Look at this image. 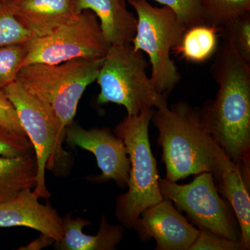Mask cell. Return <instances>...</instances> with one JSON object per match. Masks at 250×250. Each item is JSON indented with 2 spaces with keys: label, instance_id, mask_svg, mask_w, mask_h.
I'll use <instances>...</instances> for the list:
<instances>
[{
  "label": "cell",
  "instance_id": "cell-22",
  "mask_svg": "<svg viewBox=\"0 0 250 250\" xmlns=\"http://www.w3.org/2000/svg\"><path fill=\"white\" fill-rule=\"evenodd\" d=\"M34 36L21 24L7 3L0 0V47L26 43Z\"/></svg>",
  "mask_w": 250,
  "mask_h": 250
},
{
  "label": "cell",
  "instance_id": "cell-6",
  "mask_svg": "<svg viewBox=\"0 0 250 250\" xmlns=\"http://www.w3.org/2000/svg\"><path fill=\"white\" fill-rule=\"evenodd\" d=\"M128 2L137 15V27L131 45L134 51L147 54L153 83L167 98L181 80L171 52L187 27L167 6H154L147 0H128Z\"/></svg>",
  "mask_w": 250,
  "mask_h": 250
},
{
  "label": "cell",
  "instance_id": "cell-5",
  "mask_svg": "<svg viewBox=\"0 0 250 250\" xmlns=\"http://www.w3.org/2000/svg\"><path fill=\"white\" fill-rule=\"evenodd\" d=\"M147 67L143 52L134 51L131 44L110 46L96 79L98 103L121 105L128 116L167 104L148 76Z\"/></svg>",
  "mask_w": 250,
  "mask_h": 250
},
{
  "label": "cell",
  "instance_id": "cell-15",
  "mask_svg": "<svg viewBox=\"0 0 250 250\" xmlns=\"http://www.w3.org/2000/svg\"><path fill=\"white\" fill-rule=\"evenodd\" d=\"M219 183V190L231 204L236 213L241 243L245 250L250 248V197L248 184L245 180L241 166L231 161L222 151L219 156L218 167L213 174Z\"/></svg>",
  "mask_w": 250,
  "mask_h": 250
},
{
  "label": "cell",
  "instance_id": "cell-24",
  "mask_svg": "<svg viewBox=\"0 0 250 250\" xmlns=\"http://www.w3.org/2000/svg\"><path fill=\"white\" fill-rule=\"evenodd\" d=\"M34 153L27 136L0 128V156L16 157Z\"/></svg>",
  "mask_w": 250,
  "mask_h": 250
},
{
  "label": "cell",
  "instance_id": "cell-11",
  "mask_svg": "<svg viewBox=\"0 0 250 250\" xmlns=\"http://www.w3.org/2000/svg\"><path fill=\"white\" fill-rule=\"evenodd\" d=\"M134 229L141 241L154 239L156 250H189L200 233L165 197L143 210Z\"/></svg>",
  "mask_w": 250,
  "mask_h": 250
},
{
  "label": "cell",
  "instance_id": "cell-8",
  "mask_svg": "<svg viewBox=\"0 0 250 250\" xmlns=\"http://www.w3.org/2000/svg\"><path fill=\"white\" fill-rule=\"evenodd\" d=\"M24 65L57 64L75 59L104 58L110 45L105 40L98 18L85 10L42 37L27 42Z\"/></svg>",
  "mask_w": 250,
  "mask_h": 250
},
{
  "label": "cell",
  "instance_id": "cell-2",
  "mask_svg": "<svg viewBox=\"0 0 250 250\" xmlns=\"http://www.w3.org/2000/svg\"><path fill=\"white\" fill-rule=\"evenodd\" d=\"M159 131L166 179L177 182L202 172L214 174L223 149L207 128L200 108L179 102L152 110V119Z\"/></svg>",
  "mask_w": 250,
  "mask_h": 250
},
{
  "label": "cell",
  "instance_id": "cell-13",
  "mask_svg": "<svg viewBox=\"0 0 250 250\" xmlns=\"http://www.w3.org/2000/svg\"><path fill=\"white\" fill-rule=\"evenodd\" d=\"M9 9L34 38L51 34L76 15L74 0H6Z\"/></svg>",
  "mask_w": 250,
  "mask_h": 250
},
{
  "label": "cell",
  "instance_id": "cell-3",
  "mask_svg": "<svg viewBox=\"0 0 250 250\" xmlns=\"http://www.w3.org/2000/svg\"><path fill=\"white\" fill-rule=\"evenodd\" d=\"M152 109L126 116L114 129L124 142L129 156L128 190L116 200V215L122 225L133 229L143 210L164 200L159 188L157 164L153 156L149 138Z\"/></svg>",
  "mask_w": 250,
  "mask_h": 250
},
{
  "label": "cell",
  "instance_id": "cell-21",
  "mask_svg": "<svg viewBox=\"0 0 250 250\" xmlns=\"http://www.w3.org/2000/svg\"><path fill=\"white\" fill-rule=\"evenodd\" d=\"M28 52L27 42L0 47V86L16 82Z\"/></svg>",
  "mask_w": 250,
  "mask_h": 250
},
{
  "label": "cell",
  "instance_id": "cell-17",
  "mask_svg": "<svg viewBox=\"0 0 250 250\" xmlns=\"http://www.w3.org/2000/svg\"><path fill=\"white\" fill-rule=\"evenodd\" d=\"M37 165L34 153L16 157L0 156V204L35 187Z\"/></svg>",
  "mask_w": 250,
  "mask_h": 250
},
{
  "label": "cell",
  "instance_id": "cell-23",
  "mask_svg": "<svg viewBox=\"0 0 250 250\" xmlns=\"http://www.w3.org/2000/svg\"><path fill=\"white\" fill-rule=\"evenodd\" d=\"M170 8L187 28L203 24L200 0H154Z\"/></svg>",
  "mask_w": 250,
  "mask_h": 250
},
{
  "label": "cell",
  "instance_id": "cell-16",
  "mask_svg": "<svg viewBox=\"0 0 250 250\" xmlns=\"http://www.w3.org/2000/svg\"><path fill=\"white\" fill-rule=\"evenodd\" d=\"M91 223L81 218H72L67 214L63 218V235L55 243V248L60 250H113L124 236V228L108 223L103 215L100 229L96 235L83 233V229Z\"/></svg>",
  "mask_w": 250,
  "mask_h": 250
},
{
  "label": "cell",
  "instance_id": "cell-26",
  "mask_svg": "<svg viewBox=\"0 0 250 250\" xmlns=\"http://www.w3.org/2000/svg\"><path fill=\"white\" fill-rule=\"evenodd\" d=\"M0 128L15 133L26 136L25 132L18 118L17 111L14 105L5 93L4 88L0 86Z\"/></svg>",
  "mask_w": 250,
  "mask_h": 250
},
{
  "label": "cell",
  "instance_id": "cell-10",
  "mask_svg": "<svg viewBox=\"0 0 250 250\" xmlns=\"http://www.w3.org/2000/svg\"><path fill=\"white\" fill-rule=\"evenodd\" d=\"M65 141L72 147L93 153L102 173L90 177V182L114 181L121 188L127 187L131 164L124 142L107 128L85 129L75 123L65 128Z\"/></svg>",
  "mask_w": 250,
  "mask_h": 250
},
{
  "label": "cell",
  "instance_id": "cell-20",
  "mask_svg": "<svg viewBox=\"0 0 250 250\" xmlns=\"http://www.w3.org/2000/svg\"><path fill=\"white\" fill-rule=\"evenodd\" d=\"M219 34L229 41L238 55L250 64V14L225 23L219 29Z\"/></svg>",
  "mask_w": 250,
  "mask_h": 250
},
{
  "label": "cell",
  "instance_id": "cell-4",
  "mask_svg": "<svg viewBox=\"0 0 250 250\" xmlns=\"http://www.w3.org/2000/svg\"><path fill=\"white\" fill-rule=\"evenodd\" d=\"M103 60L75 59L57 64H29L20 70L16 81L48 104L65 129L73 123L87 87L96 81Z\"/></svg>",
  "mask_w": 250,
  "mask_h": 250
},
{
  "label": "cell",
  "instance_id": "cell-18",
  "mask_svg": "<svg viewBox=\"0 0 250 250\" xmlns=\"http://www.w3.org/2000/svg\"><path fill=\"white\" fill-rule=\"evenodd\" d=\"M219 29L203 23L187 28L178 45L172 50L192 63H202L214 57L219 46Z\"/></svg>",
  "mask_w": 250,
  "mask_h": 250
},
{
  "label": "cell",
  "instance_id": "cell-19",
  "mask_svg": "<svg viewBox=\"0 0 250 250\" xmlns=\"http://www.w3.org/2000/svg\"><path fill=\"white\" fill-rule=\"evenodd\" d=\"M204 21L220 29L231 20L250 14V0H200Z\"/></svg>",
  "mask_w": 250,
  "mask_h": 250
},
{
  "label": "cell",
  "instance_id": "cell-1",
  "mask_svg": "<svg viewBox=\"0 0 250 250\" xmlns=\"http://www.w3.org/2000/svg\"><path fill=\"white\" fill-rule=\"evenodd\" d=\"M215 54L210 73L218 85L214 100L202 108L212 137L233 162L241 166L250 183V64L223 39Z\"/></svg>",
  "mask_w": 250,
  "mask_h": 250
},
{
  "label": "cell",
  "instance_id": "cell-12",
  "mask_svg": "<svg viewBox=\"0 0 250 250\" xmlns=\"http://www.w3.org/2000/svg\"><path fill=\"white\" fill-rule=\"evenodd\" d=\"M31 189L0 204V228L26 227L59 242L63 235V218L49 205H41Z\"/></svg>",
  "mask_w": 250,
  "mask_h": 250
},
{
  "label": "cell",
  "instance_id": "cell-9",
  "mask_svg": "<svg viewBox=\"0 0 250 250\" xmlns=\"http://www.w3.org/2000/svg\"><path fill=\"white\" fill-rule=\"evenodd\" d=\"M214 179L208 172L197 174L192 182L183 185L160 179L159 188L163 196L186 212L199 229L241 242V232L228 206L219 195Z\"/></svg>",
  "mask_w": 250,
  "mask_h": 250
},
{
  "label": "cell",
  "instance_id": "cell-27",
  "mask_svg": "<svg viewBox=\"0 0 250 250\" xmlns=\"http://www.w3.org/2000/svg\"><path fill=\"white\" fill-rule=\"evenodd\" d=\"M1 1H6V0H1Z\"/></svg>",
  "mask_w": 250,
  "mask_h": 250
},
{
  "label": "cell",
  "instance_id": "cell-7",
  "mask_svg": "<svg viewBox=\"0 0 250 250\" xmlns=\"http://www.w3.org/2000/svg\"><path fill=\"white\" fill-rule=\"evenodd\" d=\"M4 90L17 111L22 127L35 154L37 174L34 193L39 198L51 197L46 185V170H52L56 163L63 160L62 149L65 129L48 104L33 96L16 81Z\"/></svg>",
  "mask_w": 250,
  "mask_h": 250
},
{
  "label": "cell",
  "instance_id": "cell-25",
  "mask_svg": "<svg viewBox=\"0 0 250 250\" xmlns=\"http://www.w3.org/2000/svg\"><path fill=\"white\" fill-rule=\"evenodd\" d=\"M189 250H245L241 242L227 239L204 229Z\"/></svg>",
  "mask_w": 250,
  "mask_h": 250
},
{
  "label": "cell",
  "instance_id": "cell-14",
  "mask_svg": "<svg viewBox=\"0 0 250 250\" xmlns=\"http://www.w3.org/2000/svg\"><path fill=\"white\" fill-rule=\"evenodd\" d=\"M75 12L88 10L98 18L108 45L131 44L137 27V18L127 9L126 0H74Z\"/></svg>",
  "mask_w": 250,
  "mask_h": 250
}]
</instances>
